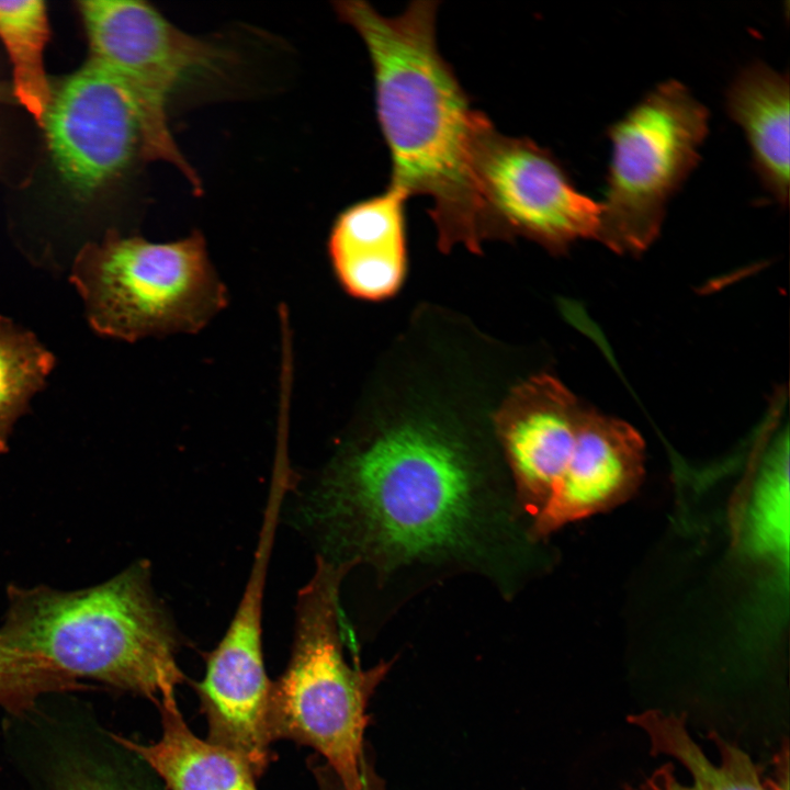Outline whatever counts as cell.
I'll return each mask as SVG.
<instances>
[{
	"instance_id": "e0dca14e",
	"label": "cell",
	"mask_w": 790,
	"mask_h": 790,
	"mask_svg": "<svg viewBox=\"0 0 790 790\" xmlns=\"http://www.w3.org/2000/svg\"><path fill=\"white\" fill-rule=\"evenodd\" d=\"M54 363V356L33 332L0 315V454Z\"/></svg>"
},
{
	"instance_id": "3957f363",
	"label": "cell",
	"mask_w": 790,
	"mask_h": 790,
	"mask_svg": "<svg viewBox=\"0 0 790 790\" xmlns=\"http://www.w3.org/2000/svg\"><path fill=\"white\" fill-rule=\"evenodd\" d=\"M1 637L78 680L84 677L156 703L185 681L176 624L137 561L93 587L64 591L9 586Z\"/></svg>"
},
{
	"instance_id": "8fae6325",
	"label": "cell",
	"mask_w": 790,
	"mask_h": 790,
	"mask_svg": "<svg viewBox=\"0 0 790 790\" xmlns=\"http://www.w3.org/2000/svg\"><path fill=\"white\" fill-rule=\"evenodd\" d=\"M644 450L631 425L586 407L566 469L530 524L532 540L630 499L644 477Z\"/></svg>"
},
{
	"instance_id": "30bf717a",
	"label": "cell",
	"mask_w": 790,
	"mask_h": 790,
	"mask_svg": "<svg viewBox=\"0 0 790 790\" xmlns=\"http://www.w3.org/2000/svg\"><path fill=\"white\" fill-rule=\"evenodd\" d=\"M585 409L558 380L540 374L514 387L494 415L516 498L530 524L566 469Z\"/></svg>"
},
{
	"instance_id": "d6986e66",
	"label": "cell",
	"mask_w": 790,
	"mask_h": 790,
	"mask_svg": "<svg viewBox=\"0 0 790 790\" xmlns=\"http://www.w3.org/2000/svg\"><path fill=\"white\" fill-rule=\"evenodd\" d=\"M59 790H142L95 764L70 763L60 774Z\"/></svg>"
},
{
	"instance_id": "6da1fadb",
	"label": "cell",
	"mask_w": 790,
	"mask_h": 790,
	"mask_svg": "<svg viewBox=\"0 0 790 790\" xmlns=\"http://www.w3.org/2000/svg\"><path fill=\"white\" fill-rule=\"evenodd\" d=\"M503 474L433 425L399 424L341 452L314 483H294L293 518L325 561L369 565L385 582L470 571L510 595L519 548L534 541Z\"/></svg>"
},
{
	"instance_id": "44dd1931",
	"label": "cell",
	"mask_w": 790,
	"mask_h": 790,
	"mask_svg": "<svg viewBox=\"0 0 790 790\" xmlns=\"http://www.w3.org/2000/svg\"><path fill=\"white\" fill-rule=\"evenodd\" d=\"M3 97H4V89L2 88V84L0 83V106H1V105L3 104V102H4V98H3Z\"/></svg>"
},
{
	"instance_id": "7c38bea8",
	"label": "cell",
	"mask_w": 790,
	"mask_h": 790,
	"mask_svg": "<svg viewBox=\"0 0 790 790\" xmlns=\"http://www.w3.org/2000/svg\"><path fill=\"white\" fill-rule=\"evenodd\" d=\"M407 196L387 189L354 203L336 218L328 249L334 269L352 296L387 298L400 287L407 264Z\"/></svg>"
},
{
	"instance_id": "2e32d148",
	"label": "cell",
	"mask_w": 790,
	"mask_h": 790,
	"mask_svg": "<svg viewBox=\"0 0 790 790\" xmlns=\"http://www.w3.org/2000/svg\"><path fill=\"white\" fill-rule=\"evenodd\" d=\"M49 38L45 2L40 0L0 1V41L12 70V95L42 127L53 86L44 67Z\"/></svg>"
},
{
	"instance_id": "9a60e30c",
	"label": "cell",
	"mask_w": 790,
	"mask_h": 790,
	"mask_svg": "<svg viewBox=\"0 0 790 790\" xmlns=\"http://www.w3.org/2000/svg\"><path fill=\"white\" fill-rule=\"evenodd\" d=\"M155 704L162 725L158 742L114 737L147 763L169 790H258L255 774L238 755L190 730L174 696L162 697Z\"/></svg>"
},
{
	"instance_id": "5b68a950",
	"label": "cell",
	"mask_w": 790,
	"mask_h": 790,
	"mask_svg": "<svg viewBox=\"0 0 790 790\" xmlns=\"http://www.w3.org/2000/svg\"><path fill=\"white\" fill-rule=\"evenodd\" d=\"M70 280L94 331L129 342L199 331L228 298L199 232L153 242L108 230L78 249Z\"/></svg>"
},
{
	"instance_id": "ba28073f",
	"label": "cell",
	"mask_w": 790,
	"mask_h": 790,
	"mask_svg": "<svg viewBox=\"0 0 790 790\" xmlns=\"http://www.w3.org/2000/svg\"><path fill=\"white\" fill-rule=\"evenodd\" d=\"M472 172L487 239H531L562 253L599 238L602 204L579 192L560 161L528 137L501 134L488 119L472 151Z\"/></svg>"
},
{
	"instance_id": "4fadbf2b",
	"label": "cell",
	"mask_w": 790,
	"mask_h": 790,
	"mask_svg": "<svg viewBox=\"0 0 790 790\" xmlns=\"http://www.w3.org/2000/svg\"><path fill=\"white\" fill-rule=\"evenodd\" d=\"M789 77L764 61L743 68L726 91V111L752 151L765 190L780 205L789 200Z\"/></svg>"
},
{
	"instance_id": "ac0fdd59",
	"label": "cell",
	"mask_w": 790,
	"mask_h": 790,
	"mask_svg": "<svg viewBox=\"0 0 790 790\" xmlns=\"http://www.w3.org/2000/svg\"><path fill=\"white\" fill-rule=\"evenodd\" d=\"M43 682L40 659L0 636V706L19 714L34 701Z\"/></svg>"
},
{
	"instance_id": "8992f818",
	"label": "cell",
	"mask_w": 790,
	"mask_h": 790,
	"mask_svg": "<svg viewBox=\"0 0 790 790\" xmlns=\"http://www.w3.org/2000/svg\"><path fill=\"white\" fill-rule=\"evenodd\" d=\"M709 111L680 81L651 89L607 135L612 155L598 240L640 255L656 239L670 198L701 159Z\"/></svg>"
},
{
	"instance_id": "5bb4252c",
	"label": "cell",
	"mask_w": 790,
	"mask_h": 790,
	"mask_svg": "<svg viewBox=\"0 0 790 790\" xmlns=\"http://www.w3.org/2000/svg\"><path fill=\"white\" fill-rule=\"evenodd\" d=\"M629 721L647 735L653 754L674 757L687 769L691 781L680 782L674 766L666 764L628 790H770L749 755L715 732L710 733V738L719 751V763L710 760L690 736L685 714L647 710L631 715Z\"/></svg>"
},
{
	"instance_id": "52a82bcc",
	"label": "cell",
	"mask_w": 790,
	"mask_h": 790,
	"mask_svg": "<svg viewBox=\"0 0 790 790\" xmlns=\"http://www.w3.org/2000/svg\"><path fill=\"white\" fill-rule=\"evenodd\" d=\"M77 8L88 38V58L124 89L136 110L145 159L172 165L200 193L199 176L169 128L168 100L194 76L219 72L232 54L181 31L143 1L88 0L79 1Z\"/></svg>"
},
{
	"instance_id": "7a4b0ae2",
	"label": "cell",
	"mask_w": 790,
	"mask_h": 790,
	"mask_svg": "<svg viewBox=\"0 0 790 790\" xmlns=\"http://www.w3.org/2000/svg\"><path fill=\"white\" fill-rule=\"evenodd\" d=\"M363 40L375 112L391 156L388 187L431 199L438 246L481 253L483 218L472 172L476 135L488 117L474 109L436 38L438 1L415 0L385 16L362 0L334 3Z\"/></svg>"
},
{
	"instance_id": "9c48e42d",
	"label": "cell",
	"mask_w": 790,
	"mask_h": 790,
	"mask_svg": "<svg viewBox=\"0 0 790 790\" xmlns=\"http://www.w3.org/2000/svg\"><path fill=\"white\" fill-rule=\"evenodd\" d=\"M59 187L78 207L97 203L144 158L143 132L124 89L91 59L53 87L42 127Z\"/></svg>"
},
{
	"instance_id": "277c9868",
	"label": "cell",
	"mask_w": 790,
	"mask_h": 790,
	"mask_svg": "<svg viewBox=\"0 0 790 790\" xmlns=\"http://www.w3.org/2000/svg\"><path fill=\"white\" fill-rule=\"evenodd\" d=\"M351 569L316 556L312 577L297 592L291 657L272 681L269 720L274 741L312 747L345 790H364L366 709L391 662L365 669L346 657L340 587Z\"/></svg>"
},
{
	"instance_id": "ffe728a7",
	"label": "cell",
	"mask_w": 790,
	"mask_h": 790,
	"mask_svg": "<svg viewBox=\"0 0 790 790\" xmlns=\"http://www.w3.org/2000/svg\"><path fill=\"white\" fill-rule=\"evenodd\" d=\"M309 766L316 778L318 790H345L331 768L326 763L321 765L318 757H314V761H309ZM364 790H372L370 780L366 781Z\"/></svg>"
}]
</instances>
